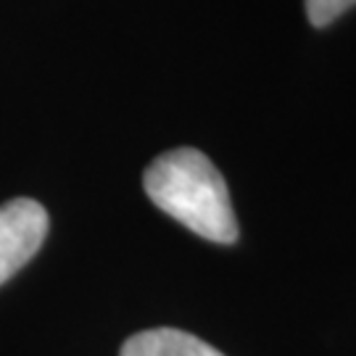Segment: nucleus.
<instances>
[{
    "label": "nucleus",
    "instance_id": "nucleus-1",
    "mask_svg": "<svg viewBox=\"0 0 356 356\" xmlns=\"http://www.w3.org/2000/svg\"><path fill=\"white\" fill-rule=\"evenodd\" d=\"M145 193L164 214L214 243L238 241L229 191L209 156L195 148L161 153L143 177Z\"/></svg>",
    "mask_w": 356,
    "mask_h": 356
},
{
    "label": "nucleus",
    "instance_id": "nucleus-2",
    "mask_svg": "<svg viewBox=\"0 0 356 356\" xmlns=\"http://www.w3.org/2000/svg\"><path fill=\"white\" fill-rule=\"evenodd\" d=\"M48 235V211L32 198L0 206V285L40 251Z\"/></svg>",
    "mask_w": 356,
    "mask_h": 356
},
{
    "label": "nucleus",
    "instance_id": "nucleus-3",
    "mask_svg": "<svg viewBox=\"0 0 356 356\" xmlns=\"http://www.w3.org/2000/svg\"><path fill=\"white\" fill-rule=\"evenodd\" d=\"M119 356H225L214 346L204 343L191 332L175 330V327H156L132 335L122 346Z\"/></svg>",
    "mask_w": 356,
    "mask_h": 356
},
{
    "label": "nucleus",
    "instance_id": "nucleus-4",
    "mask_svg": "<svg viewBox=\"0 0 356 356\" xmlns=\"http://www.w3.org/2000/svg\"><path fill=\"white\" fill-rule=\"evenodd\" d=\"M351 6H356V0H306V16L314 26H327Z\"/></svg>",
    "mask_w": 356,
    "mask_h": 356
}]
</instances>
